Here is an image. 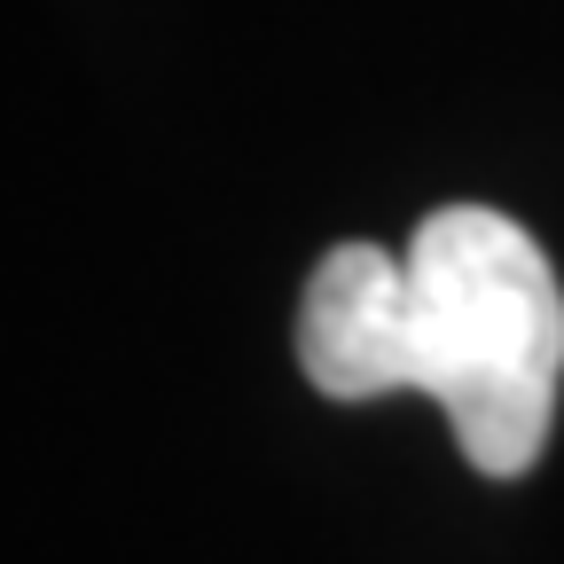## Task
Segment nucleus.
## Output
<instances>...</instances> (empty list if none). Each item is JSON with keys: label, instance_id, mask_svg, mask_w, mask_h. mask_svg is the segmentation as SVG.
I'll return each instance as SVG.
<instances>
[{"label": "nucleus", "instance_id": "1", "mask_svg": "<svg viewBox=\"0 0 564 564\" xmlns=\"http://www.w3.org/2000/svg\"><path fill=\"white\" fill-rule=\"evenodd\" d=\"M299 369L329 400L432 392L470 470L525 478L564 384L556 267L494 204H440L408 259L337 243L299 299Z\"/></svg>", "mask_w": 564, "mask_h": 564}]
</instances>
